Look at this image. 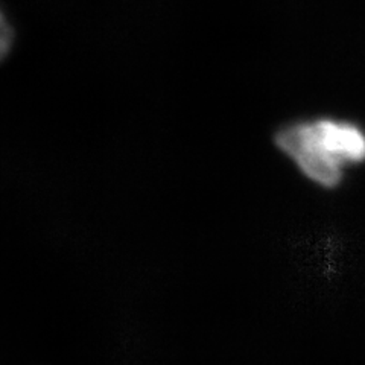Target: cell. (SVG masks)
I'll use <instances>...</instances> for the list:
<instances>
[{
	"label": "cell",
	"mask_w": 365,
	"mask_h": 365,
	"mask_svg": "<svg viewBox=\"0 0 365 365\" xmlns=\"http://www.w3.org/2000/svg\"><path fill=\"white\" fill-rule=\"evenodd\" d=\"M276 143L312 181L334 187L347 163L365 160V134L355 125L336 120L297 123L282 130Z\"/></svg>",
	"instance_id": "1"
},
{
	"label": "cell",
	"mask_w": 365,
	"mask_h": 365,
	"mask_svg": "<svg viewBox=\"0 0 365 365\" xmlns=\"http://www.w3.org/2000/svg\"><path fill=\"white\" fill-rule=\"evenodd\" d=\"M11 37H13V34H11L8 21L2 16V13H0V60H2L9 51Z\"/></svg>",
	"instance_id": "2"
}]
</instances>
